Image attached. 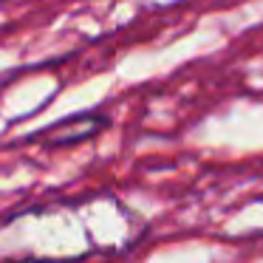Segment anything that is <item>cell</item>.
I'll use <instances>...</instances> for the list:
<instances>
[{
	"label": "cell",
	"instance_id": "cell-1",
	"mask_svg": "<svg viewBox=\"0 0 263 263\" xmlns=\"http://www.w3.org/2000/svg\"><path fill=\"white\" fill-rule=\"evenodd\" d=\"M108 127V116L102 114H80V116H68V119L57 122L54 127H48L40 139H46L54 147H65V144H77V142H88L97 133H102Z\"/></svg>",
	"mask_w": 263,
	"mask_h": 263
}]
</instances>
